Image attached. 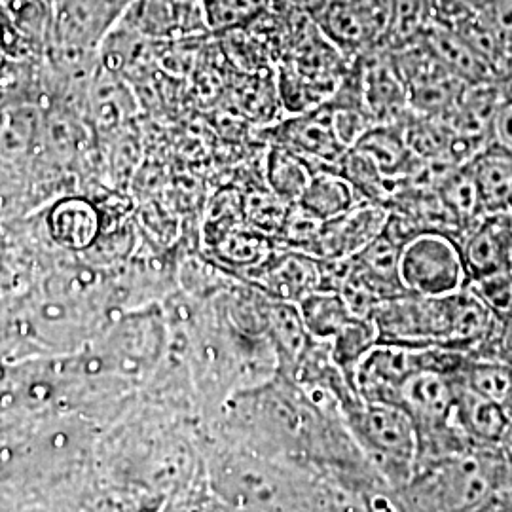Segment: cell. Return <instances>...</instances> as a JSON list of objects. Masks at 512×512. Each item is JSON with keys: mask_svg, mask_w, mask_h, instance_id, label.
<instances>
[{"mask_svg": "<svg viewBox=\"0 0 512 512\" xmlns=\"http://www.w3.org/2000/svg\"><path fill=\"white\" fill-rule=\"evenodd\" d=\"M503 84V97L497 105L490 126V143L512 154V90Z\"/></svg>", "mask_w": 512, "mask_h": 512, "instance_id": "29", "label": "cell"}, {"mask_svg": "<svg viewBox=\"0 0 512 512\" xmlns=\"http://www.w3.org/2000/svg\"><path fill=\"white\" fill-rule=\"evenodd\" d=\"M399 277L406 293L420 296H446L469 283L458 239L435 230H423L404 243Z\"/></svg>", "mask_w": 512, "mask_h": 512, "instance_id": "3", "label": "cell"}, {"mask_svg": "<svg viewBox=\"0 0 512 512\" xmlns=\"http://www.w3.org/2000/svg\"><path fill=\"white\" fill-rule=\"evenodd\" d=\"M211 31H230L258 18L268 0H202Z\"/></svg>", "mask_w": 512, "mask_h": 512, "instance_id": "26", "label": "cell"}, {"mask_svg": "<svg viewBox=\"0 0 512 512\" xmlns=\"http://www.w3.org/2000/svg\"><path fill=\"white\" fill-rule=\"evenodd\" d=\"M46 228L55 245L67 251H86L99 239L101 219L95 205L84 198H63L55 202Z\"/></svg>", "mask_w": 512, "mask_h": 512, "instance_id": "15", "label": "cell"}, {"mask_svg": "<svg viewBox=\"0 0 512 512\" xmlns=\"http://www.w3.org/2000/svg\"><path fill=\"white\" fill-rule=\"evenodd\" d=\"M486 2H488V0H486Z\"/></svg>", "mask_w": 512, "mask_h": 512, "instance_id": "33", "label": "cell"}, {"mask_svg": "<svg viewBox=\"0 0 512 512\" xmlns=\"http://www.w3.org/2000/svg\"><path fill=\"white\" fill-rule=\"evenodd\" d=\"M503 408H505V412H507V416H509V420L512 421V389L511 393L507 395V399L503 401Z\"/></svg>", "mask_w": 512, "mask_h": 512, "instance_id": "30", "label": "cell"}, {"mask_svg": "<svg viewBox=\"0 0 512 512\" xmlns=\"http://www.w3.org/2000/svg\"><path fill=\"white\" fill-rule=\"evenodd\" d=\"M389 207L363 202L348 213L323 220L308 251L315 258H351L384 232Z\"/></svg>", "mask_w": 512, "mask_h": 512, "instance_id": "6", "label": "cell"}, {"mask_svg": "<svg viewBox=\"0 0 512 512\" xmlns=\"http://www.w3.org/2000/svg\"><path fill=\"white\" fill-rule=\"evenodd\" d=\"M215 256L220 262L241 270L243 274L260 266L275 251L272 236L260 232L247 220L224 230L217 238L211 239Z\"/></svg>", "mask_w": 512, "mask_h": 512, "instance_id": "18", "label": "cell"}, {"mask_svg": "<svg viewBox=\"0 0 512 512\" xmlns=\"http://www.w3.org/2000/svg\"><path fill=\"white\" fill-rule=\"evenodd\" d=\"M403 245L382 232L372 243H368L361 253L353 256L355 262L372 275L387 293L399 296L404 291L401 277H399V260H401Z\"/></svg>", "mask_w": 512, "mask_h": 512, "instance_id": "22", "label": "cell"}, {"mask_svg": "<svg viewBox=\"0 0 512 512\" xmlns=\"http://www.w3.org/2000/svg\"><path fill=\"white\" fill-rule=\"evenodd\" d=\"M313 21L342 54L357 57L382 44L389 0H327Z\"/></svg>", "mask_w": 512, "mask_h": 512, "instance_id": "4", "label": "cell"}, {"mask_svg": "<svg viewBox=\"0 0 512 512\" xmlns=\"http://www.w3.org/2000/svg\"><path fill=\"white\" fill-rule=\"evenodd\" d=\"M467 355L454 349L414 348L378 342L359 363L353 378L355 395L363 403H401L403 387L416 372L435 370L456 376Z\"/></svg>", "mask_w": 512, "mask_h": 512, "instance_id": "2", "label": "cell"}, {"mask_svg": "<svg viewBox=\"0 0 512 512\" xmlns=\"http://www.w3.org/2000/svg\"><path fill=\"white\" fill-rule=\"evenodd\" d=\"M342 410L366 459L393 488L403 490L416 471L418 458V431L410 416L401 406L363 403L361 399Z\"/></svg>", "mask_w": 512, "mask_h": 512, "instance_id": "1", "label": "cell"}, {"mask_svg": "<svg viewBox=\"0 0 512 512\" xmlns=\"http://www.w3.org/2000/svg\"><path fill=\"white\" fill-rule=\"evenodd\" d=\"M268 329L281 363L296 372L315 342L306 330L298 304L270 298Z\"/></svg>", "mask_w": 512, "mask_h": 512, "instance_id": "17", "label": "cell"}, {"mask_svg": "<svg viewBox=\"0 0 512 512\" xmlns=\"http://www.w3.org/2000/svg\"><path fill=\"white\" fill-rule=\"evenodd\" d=\"M293 203L277 196L274 190H256L243 198V217L260 232L274 238Z\"/></svg>", "mask_w": 512, "mask_h": 512, "instance_id": "25", "label": "cell"}, {"mask_svg": "<svg viewBox=\"0 0 512 512\" xmlns=\"http://www.w3.org/2000/svg\"><path fill=\"white\" fill-rule=\"evenodd\" d=\"M484 217L512 213V154L488 145L467 162Z\"/></svg>", "mask_w": 512, "mask_h": 512, "instance_id": "13", "label": "cell"}, {"mask_svg": "<svg viewBox=\"0 0 512 512\" xmlns=\"http://www.w3.org/2000/svg\"><path fill=\"white\" fill-rule=\"evenodd\" d=\"M124 12L122 0H57L46 46L97 54Z\"/></svg>", "mask_w": 512, "mask_h": 512, "instance_id": "5", "label": "cell"}, {"mask_svg": "<svg viewBox=\"0 0 512 512\" xmlns=\"http://www.w3.org/2000/svg\"><path fill=\"white\" fill-rule=\"evenodd\" d=\"M365 200L355 186L336 169L329 165L313 167L310 181L306 184L298 205L319 220H329L348 213Z\"/></svg>", "mask_w": 512, "mask_h": 512, "instance_id": "16", "label": "cell"}, {"mask_svg": "<svg viewBox=\"0 0 512 512\" xmlns=\"http://www.w3.org/2000/svg\"><path fill=\"white\" fill-rule=\"evenodd\" d=\"M46 2H50V4H52V6H54V4H55V0H46Z\"/></svg>", "mask_w": 512, "mask_h": 512, "instance_id": "32", "label": "cell"}, {"mask_svg": "<svg viewBox=\"0 0 512 512\" xmlns=\"http://www.w3.org/2000/svg\"><path fill=\"white\" fill-rule=\"evenodd\" d=\"M505 215L484 217L467 232L461 247L469 283L509 272L511 264V234L503 228Z\"/></svg>", "mask_w": 512, "mask_h": 512, "instance_id": "11", "label": "cell"}, {"mask_svg": "<svg viewBox=\"0 0 512 512\" xmlns=\"http://www.w3.org/2000/svg\"><path fill=\"white\" fill-rule=\"evenodd\" d=\"M452 421L478 446L499 444L511 423L503 404L459 384L458 380Z\"/></svg>", "mask_w": 512, "mask_h": 512, "instance_id": "14", "label": "cell"}, {"mask_svg": "<svg viewBox=\"0 0 512 512\" xmlns=\"http://www.w3.org/2000/svg\"><path fill=\"white\" fill-rule=\"evenodd\" d=\"M380 342V330L372 317H353L329 342L330 361L353 389V378L366 353ZM355 391V389H353Z\"/></svg>", "mask_w": 512, "mask_h": 512, "instance_id": "20", "label": "cell"}, {"mask_svg": "<svg viewBox=\"0 0 512 512\" xmlns=\"http://www.w3.org/2000/svg\"><path fill=\"white\" fill-rule=\"evenodd\" d=\"M399 406L416 425L418 435L439 431L452 423L456 378L435 370L416 372L404 384Z\"/></svg>", "mask_w": 512, "mask_h": 512, "instance_id": "10", "label": "cell"}, {"mask_svg": "<svg viewBox=\"0 0 512 512\" xmlns=\"http://www.w3.org/2000/svg\"><path fill=\"white\" fill-rule=\"evenodd\" d=\"M423 38L442 61V65L450 73L456 74L465 84L471 86V84L499 82L503 78L494 61L488 55L482 54L454 29L431 23L423 33Z\"/></svg>", "mask_w": 512, "mask_h": 512, "instance_id": "12", "label": "cell"}, {"mask_svg": "<svg viewBox=\"0 0 512 512\" xmlns=\"http://www.w3.org/2000/svg\"><path fill=\"white\" fill-rule=\"evenodd\" d=\"M501 80H503V82H505V86H507V88H511V90H512V65H511V67H509V71H507V73H505V76H503V78H501Z\"/></svg>", "mask_w": 512, "mask_h": 512, "instance_id": "31", "label": "cell"}, {"mask_svg": "<svg viewBox=\"0 0 512 512\" xmlns=\"http://www.w3.org/2000/svg\"><path fill=\"white\" fill-rule=\"evenodd\" d=\"M243 277L272 300L298 304L306 294L319 289L321 275L315 256L293 249H279Z\"/></svg>", "mask_w": 512, "mask_h": 512, "instance_id": "8", "label": "cell"}, {"mask_svg": "<svg viewBox=\"0 0 512 512\" xmlns=\"http://www.w3.org/2000/svg\"><path fill=\"white\" fill-rule=\"evenodd\" d=\"M120 21L145 38L188 37L211 31L202 0H133Z\"/></svg>", "mask_w": 512, "mask_h": 512, "instance_id": "9", "label": "cell"}, {"mask_svg": "<svg viewBox=\"0 0 512 512\" xmlns=\"http://www.w3.org/2000/svg\"><path fill=\"white\" fill-rule=\"evenodd\" d=\"M274 143L283 145L308 160L313 167L334 165L348 152L332 126L329 103L293 114L274 128Z\"/></svg>", "mask_w": 512, "mask_h": 512, "instance_id": "7", "label": "cell"}, {"mask_svg": "<svg viewBox=\"0 0 512 512\" xmlns=\"http://www.w3.org/2000/svg\"><path fill=\"white\" fill-rule=\"evenodd\" d=\"M323 220L310 215L306 209H302L298 203H293L287 217L283 220L279 232L275 234V247L279 249H293L302 251L308 255L313 241L317 238V232L321 228Z\"/></svg>", "mask_w": 512, "mask_h": 512, "instance_id": "27", "label": "cell"}, {"mask_svg": "<svg viewBox=\"0 0 512 512\" xmlns=\"http://www.w3.org/2000/svg\"><path fill=\"white\" fill-rule=\"evenodd\" d=\"M478 14L494 37L507 73L512 65V0H488Z\"/></svg>", "mask_w": 512, "mask_h": 512, "instance_id": "28", "label": "cell"}, {"mask_svg": "<svg viewBox=\"0 0 512 512\" xmlns=\"http://www.w3.org/2000/svg\"><path fill=\"white\" fill-rule=\"evenodd\" d=\"M306 330L315 342H330L355 317L338 291L315 289L298 302Z\"/></svg>", "mask_w": 512, "mask_h": 512, "instance_id": "19", "label": "cell"}, {"mask_svg": "<svg viewBox=\"0 0 512 512\" xmlns=\"http://www.w3.org/2000/svg\"><path fill=\"white\" fill-rule=\"evenodd\" d=\"M338 293L342 294V298L346 300L349 310L355 317H372L374 310L384 300L393 298L372 275L366 274L365 270L355 262V258H353V266L349 270L348 277L342 283Z\"/></svg>", "mask_w": 512, "mask_h": 512, "instance_id": "24", "label": "cell"}, {"mask_svg": "<svg viewBox=\"0 0 512 512\" xmlns=\"http://www.w3.org/2000/svg\"><path fill=\"white\" fill-rule=\"evenodd\" d=\"M313 165L293 150L274 143L266 156V184L287 202L296 203L310 181Z\"/></svg>", "mask_w": 512, "mask_h": 512, "instance_id": "21", "label": "cell"}, {"mask_svg": "<svg viewBox=\"0 0 512 512\" xmlns=\"http://www.w3.org/2000/svg\"><path fill=\"white\" fill-rule=\"evenodd\" d=\"M456 380L476 393L503 404L512 389V365L497 359L469 355Z\"/></svg>", "mask_w": 512, "mask_h": 512, "instance_id": "23", "label": "cell"}]
</instances>
